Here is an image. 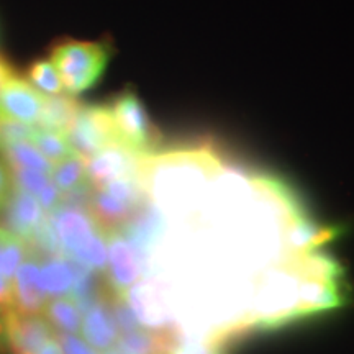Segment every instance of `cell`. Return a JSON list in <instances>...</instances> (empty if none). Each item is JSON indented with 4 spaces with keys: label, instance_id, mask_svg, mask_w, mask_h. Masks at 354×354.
<instances>
[{
    "label": "cell",
    "instance_id": "11",
    "mask_svg": "<svg viewBox=\"0 0 354 354\" xmlns=\"http://www.w3.org/2000/svg\"><path fill=\"white\" fill-rule=\"evenodd\" d=\"M123 297L141 326L148 330L167 328L166 325L171 320L169 302L159 287L146 281L136 282L123 294Z\"/></svg>",
    "mask_w": 354,
    "mask_h": 354
},
{
    "label": "cell",
    "instance_id": "27",
    "mask_svg": "<svg viewBox=\"0 0 354 354\" xmlns=\"http://www.w3.org/2000/svg\"><path fill=\"white\" fill-rule=\"evenodd\" d=\"M59 344L63 348V354H99L86 339L73 333H61Z\"/></svg>",
    "mask_w": 354,
    "mask_h": 354
},
{
    "label": "cell",
    "instance_id": "3",
    "mask_svg": "<svg viewBox=\"0 0 354 354\" xmlns=\"http://www.w3.org/2000/svg\"><path fill=\"white\" fill-rule=\"evenodd\" d=\"M50 61L59 74L64 94L77 97L91 91L104 76L110 51L104 43L66 39L53 48Z\"/></svg>",
    "mask_w": 354,
    "mask_h": 354
},
{
    "label": "cell",
    "instance_id": "6",
    "mask_svg": "<svg viewBox=\"0 0 354 354\" xmlns=\"http://www.w3.org/2000/svg\"><path fill=\"white\" fill-rule=\"evenodd\" d=\"M44 100L46 95L15 73L0 86V115L26 125H38Z\"/></svg>",
    "mask_w": 354,
    "mask_h": 354
},
{
    "label": "cell",
    "instance_id": "16",
    "mask_svg": "<svg viewBox=\"0 0 354 354\" xmlns=\"http://www.w3.org/2000/svg\"><path fill=\"white\" fill-rule=\"evenodd\" d=\"M76 271L69 261L55 258L39 268V286L51 297H64L74 287Z\"/></svg>",
    "mask_w": 354,
    "mask_h": 354
},
{
    "label": "cell",
    "instance_id": "2",
    "mask_svg": "<svg viewBox=\"0 0 354 354\" xmlns=\"http://www.w3.org/2000/svg\"><path fill=\"white\" fill-rule=\"evenodd\" d=\"M50 223L55 230L61 250L73 261L92 271L107 269V240L95 220L79 207H57L51 212Z\"/></svg>",
    "mask_w": 354,
    "mask_h": 354
},
{
    "label": "cell",
    "instance_id": "1",
    "mask_svg": "<svg viewBox=\"0 0 354 354\" xmlns=\"http://www.w3.org/2000/svg\"><path fill=\"white\" fill-rule=\"evenodd\" d=\"M304 272L300 271L297 258L281 263L268 276L261 279L253 302V326L276 328L297 322L300 282Z\"/></svg>",
    "mask_w": 354,
    "mask_h": 354
},
{
    "label": "cell",
    "instance_id": "33",
    "mask_svg": "<svg viewBox=\"0 0 354 354\" xmlns=\"http://www.w3.org/2000/svg\"><path fill=\"white\" fill-rule=\"evenodd\" d=\"M3 149V143H2V136H0V151Z\"/></svg>",
    "mask_w": 354,
    "mask_h": 354
},
{
    "label": "cell",
    "instance_id": "23",
    "mask_svg": "<svg viewBox=\"0 0 354 354\" xmlns=\"http://www.w3.org/2000/svg\"><path fill=\"white\" fill-rule=\"evenodd\" d=\"M28 79L32 86L38 88L39 92L48 97L63 95L64 87L61 82L59 74L50 59H39L30 66Z\"/></svg>",
    "mask_w": 354,
    "mask_h": 354
},
{
    "label": "cell",
    "instance_id": "10",
    "mask_svg": "<svg viewBox=\"0 0 354 354\" xmlns=\"http://www.w3.org/2000/svg\"><path fill=\"white\" fill-rule=\"evenodd\" d=\"M8 346L13 354H38L44 344L56 338L53 325L43 315H26L10 310L6 315Z\"/></svg>",
    "mask_w": 354,
    "mask_h": 354
},
{
    "label": "cell",
    "instance_id": "8",
    "mask_svg": "<svg viewBox=\"0 0 354 354\" xmlns=\"http://www.w3.org/2000/svg\"><path fill=\"white\" fill-rule=\"evenodd\" d=\"M143 158L120 145H110L87 159V183L100 189L118 177H138Z\"/></svg>",
    "mask_w": 354,
    "mask_h": 354
},
{
    "label": "cell",
    "instance_id": "24",
    "mask_svg": "<svg viewBox=\"0 0 354 354\" xmlns=\"http://www.w3.org/2000/svg\"><path fill=\"white\" fill-rule=\"evenodd\" d=\"M12 179L17 189L25 190V192L32 194L37 198L53 183L50 174H44V172L35 169H25V167H12Z\"/></svg>",
    "mask_w": 354,
    "mask_h": 354
},
{
    "label": "cell",
    "instance_id": "19",
    "mask_svg": "<svg viewBox=\"0 0 354 354\" xmlns=\"http://www.w3.org/2000/svg\"><path fill=\"white\" fill-rule=\"evenodd\" d=\"M46 320L51 323L53 328L61 330L63 333L76 335L81 331L82 320L77 305L74 304L73 299L66 297H55L46 304L44 308Z\"/></svg>",
    "mask_w": 354,
    "mask_h": 354
},
{
    "label": "cell",
    "instance_id": "9",
    "mask_svg": "<svg viewBox=\"0 0 354 354\" xmlns=\"http://www.w3.org/2000/svg\"><path fill=\"white\" fill-rule=\"evenodd\" d=\"M109 251V284L115 295H123L141 277L138 253L120 232L105 233Z\"/></svg>",
    "mask_w": 354,
    "mask_h": 354
},
{
    "label": "cell",
    "instance_id": "26",
    "mask_svg": "<svg viewBox=\"0 0 354 354\" xmlns=\"http://www.w3.org/2000/svg\"><path fill=\"white\" fill-rule=\"evenodd\" d=\"M112 315L115 323H117V328H120L123 333H130V331L140 328V323L136 320V317L133 315L131 308L128 307L123 295H115L113 297Z\"/></svg>",
    "mask_w": 354,
    "mask_h": 354
},
{
    "label": "cell",
    "instance_id": "31",
    "mask_svg": "<svg viewBox=\"0 0 354 354\" xmlns=\"http://www.w3.org/2000/svg\"><path fill=\"white\" fill-rule=\"evenodd\" d=\"M8 333H7V323L3 313L0 312V354L8 351Z\"/></svg>",
    "mask_w": 354,
    "mask_h": 354
},
{
    "label": "cell",
    "instance_id": "32",
    "mask_svg": "<svg viewBox=\"0 0 354 354\" xmlns=\"http://www.w3.org/2000/svg\"><path fill=\"white\" fill-rule=\"evenodd\" d=\"M38 354H63V348H61V344L56 338H53L39 349Z\"/></svg>",
    "mask_w": 354,
    "mask_h": 354
},
{
    "label": "cell",
    "instance_id": "4",
    "mask_svg": "<svg viewBox=\"0 0 354 354\" xmlns=\"http://www.w3.org/2000/svg\"><path fill=\"white\" fill-rule=\"evenodd\" d=\"M117 145L140 156H149L159 145V131L153 125L143 102L133 91H125L109 107Z\"/></svg>",
    "mask_w": 354,
    "mask_h": 354
},
{
    "label": "cell",
    "instance_id": "25",
    "mask_svg": "<svg viewBox=\"0 0 354 354\" xmlns=\"http://www.w3.org/2000/svg\"><path fill=\"white\" fill-rule=\"evenodd\" d=\"M33 131L35 127L0 115V136H2L3 146L17 143V141H32Z\"/></svg>",
    "mask_w": 354,
    "mask_h": 354
},
{
    "label": "cell",
    "instance_id": "5",
    "mask_svg": "<svg viewBox=\"0 0 354 354\" xmlns=\"http://www.w3.org/2000/svg\"><path fill=\"white\" fill-rule=\"evenodd\" d=\"M64 136L73 151L86 161L107 146L117 145L112 118L105 105H79Z\"/></svg>",
    "mask_w": 354,
    "mask_h": 354
},
{
    "label": "cell",
    "instance_id": "15",
    "mask_svg": "<svg viewBox=\"0 0 354 354\" xmlns=\"http://www.w3.org/2000/svg\"><path fill=\"white\" fill-rule=\"evenodd\" d=\"M87 203V212L104 233L118 232L133 218L136 210L135 207L112 197L104 189H95L94 192H91Z\"/></svg>",
    "mask_w": 354,
    "mask_h": 354
},
{
    "label": "cell",
    "instance_id": "12",
    "mask_svg": "<svg viewBox=\"0 0 354 354\" xmlns=\"http://www.w3.org/2000/svg\"><path fill=\"white\" fill-rule=\"evenodd\" d=\"M3 212L8 232L21 238L24 241L32 240L37 230L41 227L46 220L44 210L38 198L25 190L17 189L13 185V190L8 198Z\"/></svg>",
    "mask_w": 354,
    "mask_h": 354
},
{
    "label": "cell",
    "instance_id": "22",
    "mask_svg": "<svg viewBox=\"0 0 354 354\" xmlns=\"http://www.w3.org/2000/svg\"><path fill=\"white\" fill-rule=\"evenodd\" d=\"M32 143L37 146L39 153H41L48 161L53 162V165H56V162L63 161V159L69 158L71 154H74L73 148H71L68 140H66L64 133L61 131L35 127Z\"/></svg>",
    "mask_w": 354,
    "mask_h": 354
},
{
    "label": "cell",
    "instance_id": "30",
    "mask_svg": "<svg viewBox=\"0 0 354 354\" xmlns=\"http://www.w3.org/2000/svg\"><path fill=\"white\" fill-rule=\"evenodd\" d=\"M13 308H15V302H13V287L10 279L0 276V312L6 315Z\"/></svg>",
    "mask_w": 354,
    "mask_h": 354
},
{
    "label": "cell",
    "instance_id": "18",
    "mask_svg": "<svg viewBox=\"0 0 354 354\" xmlns=\"http://www.w3.org/2000/svg\"><path fill=\"white\" fill-rule=\"evenodd\" d=\"M86 159L79 154H71L69 158L56 162L51 171V180L59 189L61 194H69L87 183Z\"/></svg>",
    "mask_w": 354,
    "mask_h": 354
},
{
    "label": "cell",
    "instance_id": "20",
    "mask_svg": "<svg viewBox=\"0 0 354 354\" xmlns=\"http://www.w3.org/2000/svg\"><path fill=\"white\" fill-rule=\"evenodd\" d=\"M3 154H6L10 167H25V169H35L44 174H51L53 162L39 153V149L32 141H17V143L3 146Z\"/></svg>",
    "mask_w": 354,
    "mask_h": 354
},
{
    "label": "cell",
    "instance_id": "14",
    "mask_svg": "<svg viewBox=\"0 0 354 354\" xmlns=\"http://www.w3.org/2000/svg\"><path fill=\"white\" fill-rule=\"evenodd\" d=\"M81 333L82 338L97 351H112L118 342V328L107 305L97 302L84 313Z\"/></svg>",
    "mask_w": 354,
    "mask_h": 354
},
{
    "label": "cell",
    "instance_id": "34",
    "mask_svg": "<svg viewBox=\"0 0 354 354\" xmlns=\"http://www.w3.org/2000/svg\"><path fill=\"white\" fill-rule=\"evenodd\" d=\"M104 354H118L117 351H107V353H104Z\"/></svg>",
    "mask_w": 354,
    "mask_h": 354
},
{
    "label": "cell",
    "instance_id": "7",
    "mask_svg": "<svg viewBox=\"0 0 354 354\" xmlns=\"http://www.w3.org/2000/svg\"><path fill=\"white\" fill-rule=\"evenodd\" d=\"M342 233V227L317 223L315 220L308 218L302 210H297L289 216L282 240H284V250L290 258H297V256L315 253L318 248L328 245Z\"/></svg>",
    "mask_w": 354,
    "mask_h": 354
},
{
    "label": "cell",
    "instance_id": "17",
    "mask_svg": "<svg viewBox=\"0 0 354 354\" xmlns=\"http://www.w3.org/2000/svg\"><path fill=\"white\" fill-rule=\"evenodd\" d=\"M79 109V104L73 97L55 95L48 97L44 100L43 113L39 117L38 128H46V130H55L64 133L66 128L71 125L74 115Z\"/></svg>",
    "mask_w": 354,
    "mask_h": 354
},
{
    "label": "cell",
    "instance_id": "13",
    "mask_svg": "<svg viewBox=\"0 0 354 354\" xmlns=\"http://www.w3.org/2000/svg\"><path fill=\"white\" fill-rule=\"evenodd\" d=\"M12 287L15 310L26 315H43L48 295L39 286V266L35 261L21 263L13 276Z\"/></svg>",
    "mask_w": 354,
    "mask_h": 354
},
{
    "label": "cell",
    "instance_id": "29",
    "mask_svg": "<svg viewBox=\"0 0 354 354\" xmlns=\"http://www.w3.org/2000/svg\"><path fill=\"white\" fill-rule=\"evenodd\" d=\"M12 190H13L12 172L8 171L6 162L0 159V212L6 209L8 198H10Z\"/></svg>",
    "mask_w": 354,
    "mask_h": 354
},
{
    "label": "cell",
    "instance_id": "21",
    "mask_svg": "<svg viewBox=\"0 0 354 354\" xmlns=\"http://www.w3.org/2000/svg\"><path fill=\"white\" fill-rule=\"evenodd\" d=\"M26 241L0 227V276L13 279L24 263Z\"/></svg>",
    "mask_w": 354,
    "mask_h": 354
},
{
    "label": "cell",
    "instance_id": "28",
    "mask_svg": "<svg viewBox=\"0 0 354 354\" xmlns=\"http://www.w3.org/2000/svg\"><path fill=\"white\" fill-rule=\"evenodd\" d=\"M171 354H216L215 343L207 339H180Z\"/></svg>",
    "mask_w": 354,
    "mask_h": 354
}]
</instances>
